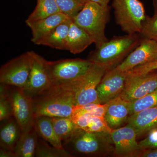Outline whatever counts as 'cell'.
Wrapping results in <instances>:
<instances>
[{
	"label": "cell",
	"instance_id": "6da1fadb",
	"mask_svg": "<svg viewBox=\"0 0 157 157\" xmlns=\"http://www.w3.org/2000/svg\"><path fill=\"white\" fill-rule=\"evenodd\" d=\"M33 100L35 118L71 117L75 106L74 93L65 84L54 85L34 96Z\"/></svg>",
	"mask_w": 157,
	"mask_h": 157
},
{
	"label": "cell",
	"instance_id": "7a4b0ae2",
	"mask_svg": "<svg viewBox=\"0 0 157 157\" xmlns=\"http://www.w3.org/2000/svg\"><path fill=\"white\" fill-rule=\"evenodd\" d=\"M140 34L113 37L90 53L87 59L108 70L117 67L140 44Z\"/></svg>",
	"mask_w": 157,
	"mask_h": 157
},
{
	"label": "cell",
	"instance_id": "3957f363",
	"mask_svg": "<svg viewBox=\"0 0 157 157\" xmlns=\"http://www.w3.org/2000/svg\"><path fill=\"white\" fill-rule=\"evenodd\" d=\"M63 144L72 155L104 156L114 151L110 133L87 132L79 128L64 140Z\"/></svg>",
	"mask_w": 157,
	"mask_h": 157
},
{
	"label": "cell",
	"instance_id": "277c9868",
	"mask_svg": "<svg viewBox=\"0 0 157 157\" xmlns=\"http://www.w3.org/2000/svg\"><path fill=\"white\" fill-rule=\"evenodd\" d=\"M110 17V8L87 1L81 11L73 18V21L91 37L96 48L108 41L105 29Z\"/></svg>",
	"mask_w": 157,
	"mask_h": 157
},
{
	"label": "cell",
	"instance_id": "5b68a950",
	"mask_svg": "<svg viewBox=\"0 0 157 157\" xmlns=\"http://www.w3.org/2000/svg\"><path fill=\"white\" fill-rule=\"evenodd\" d=\"M107 68L93 63L86 73L66 84L73 91L75 106H81L91 103H100L97 87Z\"/></svg>",
	"mask_w": 157,
	"mask_h": 157
},
{
	"label": "cell",
	"instance_id": "8992f818",
	"mask_svg": "<svg viewBox=\"0 0 157 157\" xmlns=\"http://www.w3.org/2000/svg\"><path fill=\"white\" fill-rule=\"evenodd\" d=\"M117 24L127 34H140L147 15L140 0H113Z\"/></svg>",
	"mask_w": 157,
	"mask_h": 157
},
{
	"label": "cell",
	"instance_id": "52a82bcc",
	"mask_svg": "<svg viewBox=\"0 0 157 157\" xmlns=\"http://www.w3.org/2000/svg\"><path fill=\"white\" fill-rule=\"evenodd\" d=\"M93 63L88 59H65L47 61V71L53 85L69 82L87 72Z\"/></svg>",
	"mask_w": 157,
	"mask_h": 157
},
{
	"label": "cell",
	"instance_id": "ba28073f",
	"mask_svg": "<svg viewBox=\"0 0 157 157\" xmlns=\"http://www.w3.org/2000/svg\"><path fill=\"white\" fill-rule=\"evenodd\" d=\"M32 62L30 51L3 65L0 69V83L24 89L28 82Z\"/></svg>",
	"mask_w": 157,
	"mask_h": 157
},
{
	"label": "cell",
	"instance_id": "9c48e42d",
	"mask_svg": "<svg viewBox=\"0 0 157 157\" xmlns=\"http://www.w3.org/2000/svg\"><path fill=\"white\" fill-rule=\"evenodd\" d=\"M9 96L13 109V116L22 132L33 128L35 119L33 98L23 89L11 86Z\"/></svg>",
	"mask_w": 157,
	"mask_h": 157
},
{
	"label": "cell",
	"instance_id": "30bf717a",
	"mask_svg": "<svg viewBox=\"0 0 157 157\" xmlns=\"http://www.w3.org/2000/svg\"><path fill=\"white\" fill-rule=\"evenodd\" d=\"M32 66L27 85L25 91L32 98L47 90L53 84L46 68V60L34 51H31Z\"/></svg>",
	"mask_w": 157,
	"mask_h": 157
},
{
	"label": "cell",
	"instance_id": "8fae6325",
	"mask_svg": "<svg viewBox=\"0 0 157 157\" xmlns=\"http://www.w3.org/2000/svg\"><path fill=\"white\" fill-rule=\"evenodd\" d=\"M127 72L113 67L106 71L97 87L100 104H107L122 92L126 82Z\"/></svg>",
	"mask_w": 157,
	"mask_h": 157
},
{
	"label": "cell",
	"instance_id": "7c38bea8",
	"mask_svg": "<svg viewBox=\"0 0 157 157\" xmlns=\"http://www.w3.org/2000/svg\"><path fill=\"white\" fill-rule=\"evenodd\" d=\"M110 136L117 157H139L143 150L136 140V131L128 124L122 128L113 129Z\"/></svg>",
	"mask_w": 157,
	"mask_h": 157
},
{
	"label": "cell",
	"instance_id": "4fadbf2b",
	"mask_svg": "<svg viewBox=\"0 0 157 157\" xmlns=\"http://www.w3.org/2000/svg\"><path fill=\"white\" fill-rule=\"evenodd\" d=\"M157 90V73H151L135 76H127L124 88L119 96L131 102Z\"/></svg>",
	"mask_w": 157,
	"mask_h": 157
},
{
	"label": "cell",
	"instance_id": "5bb4252c",
	"mask_svg": "<svg viewBox=\"0 0 157 157\" xmlns=\"http://www.w3.org/2000/svg\"><path fill=\"white\" fill-rule=\"evenodd\" d=\"M157 60V42L154 40L142 39L139 45L116 67L127 72L133 68Z\"/></svg>",
	"mask_w": 157,
	"mask_h": 157
},
{
	"label": "cell",
	"instance_id": "9a60e30c",
	"mask_svg": "<svg viewBox=\"0 0 157 157\" xmlns=\"http://www.w3.org/2000/svg\"><path fill=\"white\" fill-rule=\"evenodd\" d=\"M70 18V17L66 14L59 12L36 21H25L27 25L32 31L31 41L37 45L39 41L46 36L57 26Z\"/></svg>",
	"mask_w": 157,
	"mask_h": 157
},
{
	"label": "cell",
	"instance_id": "2e32d148",
	"mask_svg": "<svg viewBox=\"0 0 157 157\" xmlns=\"http://www.w3.org/2000/svg\"><path fill=\"white\" fill-rule=\"evenodd\" d=\"M107 104L104 118L109 126L113 130L119 128L127 121L128 117L130 102L119 96Z\"/></svg>",
	"mask_w": 157,
	"mask_h": 157
},
{
	"label": "cell",
	"instance_id": "e0dca14e",
	"mask_svg": "<svg viewBox=\"0 0 157 157\" xmlns=\"http://www.w3.org/2000/svg\"><path fill=\"white\" fill-rule=\"evenodd\" d=\"M127 121L135 129L137 137L148 133L157 128V106L130 115Z\"/></svg>",
	"mask_w": 157,
	"mask_h": 157
},
{
	"label": "cell",
	"instance_id": "ac0fdd59",
	"mask_svg": "<svg viewBox=\"0 0 157 157\" xmlns=\"http://www.w3.org/2000/svg\"><path fill=\"white\" fill-rule=\"evenodd\" d=\"M71 117L78 128L86 132L110 133L113 130L103 117L91 115L73 110Z\"/></svg>",
	"mask_w": 157,
	"mask_h": 157
},
{
	"label": "cell",
	"instance_id": "d6986e66",
	"mask_svg": "<svg viewBox=\"0 0 157 157\" xmlns=\"http://www.w3.org/2000/svg\"><path fill=\"white\" fill-rule=\"evenodd\" d=\"M1 122V148L14 152V148L21 137L22 131L13 116Z\"/></svg>",
	"mask_w": 157,
	"mask_h": 157
},
{
	"label": "cell",
	"instance_id": "ffe728a7",
	"mask_svg": "<svg viewBox=\"0 0 157 157\" xmlns=\"http://www.w3.org/2000/svg\"><path fill=\"white\" fill-rule=\"evenodd\" d=\"M92 43H94V41L89 35L72 19L67 40V50L73 54H78Z\"/></svg>",
	"mask_w": 157,
	"mask_h": 157
},
{
	"label": "cell",
	"instance_id": "44dd1931",
	"mask_svg": "<svg viewBox=\"0 0 157 157\" xmlns=\"http://www.w3.org/2000/svg\"><path fill=\"white\" fill-rule=\"evenodd\" d=\"M72 21V19L70 18L59 25L37 45H45L59 50H67V40Z\"/></svg>",
	"mask_w": 157,
	"mask_h": 157
},
{
	"label": "cell",
	"instance_id": "7402d4cb",
	"mask_svg": "<svg viewBox=\"0 0 157 157\" xmlns=\"http://www.w3.org/2000/svg\"><path fill=\"white\" fill-rule=\"evenodd\" d=\"M39 137L34 126L22 132L14 148L15 157H35Z\"/></svg>",
	"mask_w": 157,
	"mask_h": 157
},
{
	"label": "cell",
	"instance_id": "603a6c76",
	"mask_svg": "<svg viewBox=\"0 0 157 157\" xmlns=\"http://www.w3.org/2000/svg\"><path fill=\"white\" fill-rule=\"evenodd\" d=\"M34 128L39 137L51 145L57 148H64L62 140L55 132L50 117L42 116L35 118Z\"/></svg>",
	"mask_w": 157,
	"mask_h": 157
},
{
	"label": "cell",
	"instance_id": "cb8c5ba5",
	"mask_svg": "<svg viewBox=\"0 0 157 157\" xmlns=\"http://www.w3.org/2000/svg\"><path fill=\"white\" fill-rule=\"evenodd\" d=\"M59 12L60 11L55 0H37L36 8L26 21H36Z\"/></svg>",
	"mask_w": 157,
	"mask_h": 157
},
{
	"label": "cell",
	"instance_id": "d4e9b609",
	"mask_svg": "<svg viewBox=\"0 0 157 157\" xmlns=\"http://www.w3.org/2000/svg\"><path fill=\"white\" fill-rule=\"evenodd\" d=\"M55 132L62 141L67 140L78 128L71 117H51Z\"/></svg>",
	"mask_w": 157,
	"mask_h": 157
},
{
	"label": "cell",
	"instance_id": "484cf974",
	"mask_svg": "<svg viewBox=\"0 0 157 157\" xmlns=\"http://www.w3.org/2000/svg\"><path fill=\"white\" fill-rule=\"evenodd\" d=\"M47 141L39 137L35 157H71L73 155L64 148H59L49 145Z\"/></svg>",
	"mask_w": 157,
	"mask_h": 157
},
{
	"label": "cell",
	"instance_id": "4316f807",
	"mask_svg": "<svg viewBox=\"0 0 157 157\" xmlns=\"http://www.w3.org/2000/svg\"><path fill=\"white\" fill-rule=\"evenodd\" d=\"M157 106V90L143 98L137 99L129 104V115L136 114L144 109Z\"/></svg>",
	"mask_w": 157,
	"mask_h": 157
},
{
	"label": "cell",
	"instance_id": "83f0119b",
	"mask_svg": "<svg viewBox=\"0 0 157 157\" xmlns=\"http://www.w3.org/2000/svg\"><path fill=\"white\" fill-rule=\"evenodd\" d=\"M10 86L1 83L0 86V121L13 116V109L9 96Z\"/></svg>",
	"mask_w": 157,
	"mask_h": 157
},
{
	"label": "cell",
	"instance_id": "f1b7e54d",
	"mask_svg": "<svg viewBox=\"0 0 157 157\" xmlns=\"http://www.w3.org/2000/svg\"><path fill=\"white\" fill-rule=\"evenodd\" d=\"M60 12L73 19L84 7L85 0H55Z\"/></svg>",
	"mask_w": 157,
	"mask_h": 157
},
{
	"label": "cell",
	"instance_id": "f546056e",
	"mask_svg": "<svg viewBox=\"0 0 157 157\" xmlns=\"http://www.w3.org/2000/svg\"><path fill=\"white\" fill-rule=\"evenodd\" d=\"M142 39L154 40L157 42V14L152 17L147 15L140 33Z\"/></svg>",
	"mask_w": 157,
	"mask_h": 157
},
{
	"label": "cell",
	"instance_id": "4dcf8cb0",
	"mask_svg": "<svg viewBox=\"0 0 157 157\" xmlns=\"http://www.w3.org/2000/svg\"><path fill=\"white\" fill-rule=\"evenodd\" d=\"M108 104L91 103L81 106H75L73 110L90 115L104 117Z\"/></svg>",
	"mask_w": 157,
	"mask_h": 157
},
{
	"label": "cell",
	"instance_id": "1f68e13d",
	"mask_svg": "<svg viewBox=\"0 0 157 157\" xmlns=\"http://www.w3.org/2000/svg\"><path fill=\"white\" fill-rule=\"evenodd\" d=\"M155 70H157V60L137 66L127 71V75L128 76H142L151 73Z\"/></svg>",
	"mask_w": 157,
	"mask_h": 157
},
{
	"label": "cell",
	"instance_id": "d6a6232c",
	"mask_svg": "<svg viewBox=\"0 0 157 157\" xmlns=\"http://www.w3.org/2000/svg\"><path fill=\"white\" fill-rule=\"evenodd\" d=\"M138 143L143 150L157 148V128L151 131L146 138Z\"/></svg>",
	"mask_w": 157,
	"mask_h": 157
},
{
	"label": "cell",
	"instance_id": "836d02e7",
	"mask_svg": "<svg viewBox=\"0 0 157 157\" xmlns=\"http://www.w3.org/2000/svg\"><path fill=\"white\" fill-rule=\"evenodd\" d=\"M139 157H157V148L143 150Z\"/></svg>",
	"mask_w": 157,
	"mask_h": 157
},
{
	"label": "cell",
	"instance_id": "e575fe53",
	"mask_svg": "<svg viewBox=\"0 0 157 157\" xmlns=\"http://www.w3.org/2000/svg\"><path fill=\"white\" fill-rule=\"evenodd\" d=\"M0 157H16L14 151L7 150L3 148H0Z\"/></svg>",
	"mask_w": 157,
	"mask_h": 157
},
{
	"label": "cell",
	"instance_id": "d590c367",
	"mask_svg": "<svg viewBox=\"0 0 157 157\" xmlns=\"http://www.w3.org/2000/svg\"><path fill=\"white\" fill-rule=\"evenodd\" d=\"M90 1L98 3L104 7H108V4L110 0H89Z\"/></svg>",
	"mask_w": 157,
	"mask_h": 157
},
{
	"label": "cell",
	"instance_id": "8d00e7d4",
	"mask_svg": "<svg viewBox=\"0 0 157 157\" xmlns=\"http://www.w3.org/2000/svg\"><path fill=\"white\" fill-rule=\"evenodd\" d=\"M154 9V14H157V0H152Z\"/></svg>",
	"mask_w": 157,
	"mask_h": 157
},
{
	"label": "cell",
	"instance_id": "74e56055",
	"mask_svg": "<svg viewBox=\"0 0 157 157\" xmlns=\"http://www.w3.org/2000/svg\"><path fill=\"white\" fill-rule=\"evenodd\" d=\"M85 1H86V2H87V1H89V0H85Z\"/></svg>",
	"mask_w": 157,
	"mask_h": 157
}]
</instances>
